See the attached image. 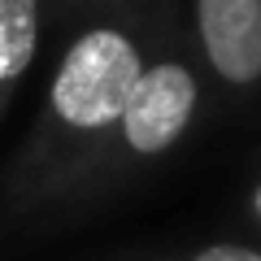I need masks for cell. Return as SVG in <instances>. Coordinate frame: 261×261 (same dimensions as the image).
Listing matches in <instances>:
<instances>
[{"mask_svg": "<svg viewBox=\"0 0 261 261\" xmlns=\"http://www.w3.org/2000/svg\"><path fill=\"white\" fill-rule=\"evenodd\" d=\"M244 214H248V218H252V226L261 231V174L252 178L248 192H244Z\"/></svg>", "mask_w": 261, "mask_h": 261, "instance_id": "cell-7", "label": "cell"}, {"mask_svg": "<svg viewBox=\"0 0 261 261\" xmlns=\"http://www.w3.org/2000/svg\"><path fill=\"white\" fill-rule=\"evenodd\" d=\"M205 105H209V79L183 35V22L174 18L166 35L157 39L140 83L113 126V140L92 174V187H87V205L118 196L126 183H135L152 166L174 157L187 144V135L200 126Z\"/></svg>", "mask_w": 261, "mask_h": 261, "instance_id": "cell-2", "label": "cell"}, {"mask_svg": "<svg viewBox=\"0 0 261 261\" xmlns=\"http://www.w3.org/2000/svg\"><path fill=\"white\" fill-rule=\"evenodd\" d=\"M174 18L178 0H148L70 27L35 122L0 170V218L9 226L57 222L87 209V187L113 126Z\"/></svg>", "mask_w": 261, "mask_h": 261, "instance_id": "cell-1", "label": "cell"}, {"mask_svg": "<svg viewBox=\"0 0 261 261\" xmlns=\"http://www.w3.org/2000/svg\"><path fill=\"white\" fill-rule=\"evenodd\" d=\"M48 9L44 0H0V126L44 48Z\"/></svg>", "mask_w": 261, "mask_h": 261, "instance_id": "cell-4", "label": "cell"}, {"mask_svg": "<svg viewBox=\"0 0 261 261\" xmlns=\"http://www.w3.org/2000/svg\"><path fill=\"white\" fill-rule=\"evenodd\" d=\"M144 261H261V244L214 240V244H200V248H192V252H174V257H144Z\"/></svg>", "mask_w": 261, "mask_h": 261, "instance_id": "cell-6", "label": "cell"}, {"mask_svg": "<svg viewBox=\"0 0 261 261\" xmlns=\"http://www.w3.org/2000/svg\"><path fill=\"white\" fill-rule=\"evenodd\" d=\"M178 22L209 92L226 100L261 92V0H178Z\"/></svg>", "mask_w": 261, "mask_h": 261, "instance_id": "cell-3", "label": "cell"}, {"mask_svg": "<svg viewBox=\"0 0 261 261\" xmlns=\"http://www.w3.org/2000/svg\"><path fill=\"white\" fill-rule=\"evenodd\" d=\"M135 5H148V0H44L48 9V27H79L87 18H100V13H118V9H135Z\"/></svg>", "mask_w": 261, "mask_h": 261, "instance_id": "cell-5", "label": "cell"}]
</instances>
